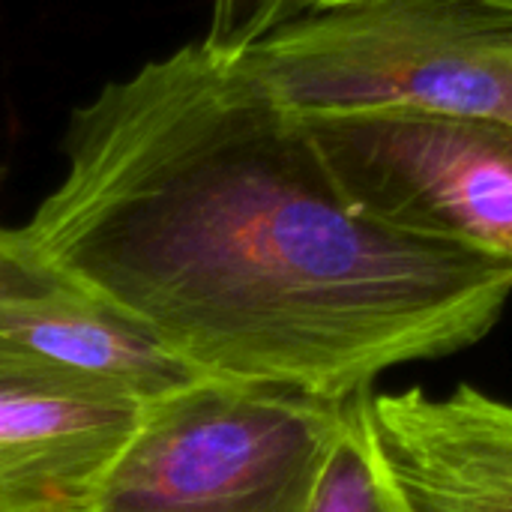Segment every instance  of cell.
<instances>
[{"mask_svg": "<svg viewBox=\"0 0 512 512\" xmlns=\"http://www.w3.org/2000/svg\"><path fill=\"white\" fill-rule=\"evenodd\" d=\"M345 402L198 378L141 408L93 512H306Z\"/></svg>", "mask_w": 512, "mask_h": 512, "instance_id": "obj_3", "label": "cell"}, {"mask_svg": "<svg viewBox=\"0 0 512 512\" xmlns=\"http://www.w3.org/2000/svg\"><path fill=\"white\" fill-rule=\"evenodd\" d=\"M369 396L360 393L342 405L339 429L306 512H411L372 435Z\"/></svg>", "mask_w": 512, "mask_h": 512, "instance_id": "obj_8", "label": "cell"}, {"mask_svg": "<svg viewBox=\"0 0 512 512\" xmlns=\"http://www.w3.org/2000/svg\"><path fill=\"white\" fill-rule=\"evenodd\" d=\"M297 123L444 111L512 126V0H357L234 60Z\"/></svg>", "mask_w": 512, "mask_h": 512, "instance_id": "obj_2", "label": "cell"}, {"mask_svg": "<svg viewBox=\"0 0 512 512\" xmlns=\"http://www.w3.org/2000/svg\"><path fill=\"white\" fill-rule=\"evenodd\" d=\"M303 12V0H213L201 45L216 60L234 63L264 36Z\"/></svg>", "mask_w": 512, "mask_h": 512, "instance_id": "obj_9", "label": "cell"}, {"mask_svg": "<svg viewBox=\"0 0 512 512\" xmlns=\"http://www.w3.org/2000/svg\"><path fill=\"white\" fill-rule=\"evenodd\" d=\"M138 417L0 348V512H93Z\"/></svg>", "mask_w": 512, "mask_h": 512, "instance_id": "obj_6", "label": "cell"}, {"mask_svg": "<svg viewBox=\"0 0 512 512\" xmlns=\"http://www.w3.org/2000/svg\"><path fill=\"white\" fill-rule=\"evenodd\" d=\"M369 423L411 512H512V402L471 384L372 390Z\"/></svg>", "mask_w": 512, "mask_h": 512, "instance_id": "obj_7", "label": "cell"}, {"mask_svg": "<svg viewBox=\"0 0 512 512\" xmlns=\"http://www.w3.org/2000/svg\"><path fill=\"white\" fill-rule=\"evenodd\" d=\"M366 216L512 267V126L444 111L303 123Z\"/></svg>", "mask_w": 512, "mask_h": 512, "instance_id": "obj_4", "label": "cell"}, {"mask_svg": "<svg viewBox=\"0 0 512 512\" xmlns=\"http://www.w3.org/2000/svg\"><path fill=\"white\" fill-rule=\"evenodd\" d=\"M0 348L96 393L147 408L201 375L126 309L0 228Z\"/></svg>", "mask_w": 512, "mask_h": 512, "instance_id": "obj_5", "label": "cell"}, {"mask_svg": "<svg viewBox=\"0 0 512 512\" xmlns=\"http://www.w3.org/2000/svg\"><path fill=\"white\" fill-rule=\"evenodd\" d=\"M21 234L189 369L321 402L495 330L504 261L357 210L303 123L201 42L72 111Z\"/></svg>", "mask_w": 512, "mask_h": 512, "instance_id": "obj_1", "label": "cell"}, {"mask_svg": "<svg viewBox=\"0 0 512 512\" xmlns=\"http://www.w3.org/2000/svg\"><path fill=\"white\" fill-rule=\"evenodd\" d=\"M345 3H357V0H303V9L315 12V9H333V6H345Z\"/></svg>", "mask_w": 512, "mask_h": 512, "instance_id": "obj_10", "label": "cell"}]
</instances>
